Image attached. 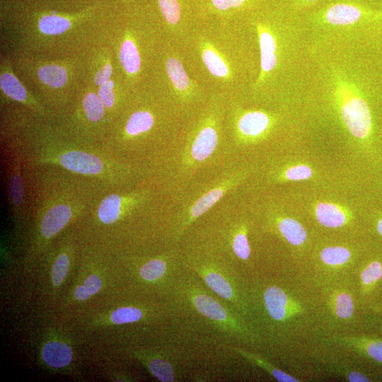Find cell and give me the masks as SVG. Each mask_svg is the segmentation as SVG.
I'll use <instances>...</instances> for the list:
<instances>
[{
    "instance_id": "44dd1931",
    "label": "cell",
    "mask_w": 382,
    "mask_h": 382,
    "mask_svg": "<svg viewBox=\"0 0 382 382\" xmlns=\"http://www.w3.org/2000/svg\"><path fill=\"white\" fill-rule=\"evenodd\" d=\"M146 196V192L109 195L100 202L98 217L105 224L115 223L144 202Z\"/></svg>"
},
{
    "instance_id": "7a4b0ae2",
    "label": "cell",
    "mask_w": 382,
    "mask_h": 382,
    "mask_svg": "<svg viewBox=\"0 0 382 382\" xmlns=\"http://www.w3.org/2000/svg\"><path fill=\"white\" fill-rule=\"evenodd\" d=\"M173 310V323L191 331H202L226 342L261 345L262 339L251 323L211 291L186 268L165 299Z\"/></svg>"
},
{
    "instance_id": "8992f818",
    "label": "cell",
    "mask_w": 382,
    "mask_h": 382,
    "mask_svg": "<svg viewBox=\"0 0 382 382\" xmlns=\"http://www.w3.org/2000/svg\"><path fill=\"white\" fill-rule=\"evenodd\" d=\"M187 269L197 275L214 294L248 320L247 283L233 265L209 242L183 250Z\"/></svg>"
},
{
    "instance_id": "74e56055",
    "label": "cell",
    "mask_w": 382,
    "mask_h": 382,
    "mask_svg": "<svg viewBox=\"0 0 382 382\" xmlns=\"http://www.w3.org/2000/svg\"><path fill=\"white\" fill-rule=\"evenodd\" d=\"M313 175L312 169L307 165L299 164L286 169L282 174L283 178L288 180H304Z\"/></svg>"
},
{
    "instance_id": "277c9868",
    "label": "cell",
    "mask_w": 382,
    "mask_h": 382,
    "mask_svg": "<svg viewBox=\"0 0 382 382\" xmlns=\"http://www.w3.org/2000/svg\"><path fill=\"white\" fill-rule=\"evenodd\" d=\"M157 30L133 21H117L112 17L107 40L114 53L117 71L127 88L134 92L154 71L160 48Z\"/></svg>"
},
{
    "instance_id": "ba28073f",
    "label": "cell",
    "mask_w": 382,
    "mask_h": 382,
    "mask_svg": "<svg viewBox=\"0 0 382 382\" xmlns=\"http://www.w3.org/2000/svg\"><path fill=\"white\" fill-rule=\"evenodd\" d=\"M243 170L230 171L189 199L173 218V241H180L190 226L244 179Z\"/></svg>"
},
{
    "instance_id": "1f68e13d",
    "label": "cell",
    "mask_w": 382,
    "mask_h": 382,
    "mask_svg": "<svg viewBox=\"0 0 382 382\" xmlns=\"http://www.w3.org/2000/svg\"><path fill=\"white\" fill-rule=\"evenodd\" d=\"M273 225L278 233L291 245L301 247L308 238L304 226L297 220L285 216H278L274 219Z\"/></svg>"
},
{
    "instance_id": "8d00e7d4",
    "label": "cell",
    "mask_w": 382,
    "mask_h": 382,
    "mask_svg": "<svg viewBox=\"0 0 382 382\" xmlns=\"http://www.w3.org/2000/svg\"><path fill=\"white\" fill-rule=\"evenodd\" d=\"M163 19L170 29L179 27L182 20V6L180 0H157Z\"/></svg>"
},
{
    "instance_id": "e575fe53",
    "label": "cell",
    "mask_w": 382,
    "mask_h": 382,
    "mask_svg": "<svg viewBox=\"0 0 382 382\" xmlns=\"http://www.w3.org/2000/svg\"><path fill=\"white\" fill-rule=\"evenodd\" d=\"M103 282L100 276L90 273L77 284L71 292L72 299L84 301L96 294L103 288Z\"/></svg>"
},
{
    "instance_id": "5b68a950",
    "label": "cell",
    "mask_w": 382,
    "mask_h": 382,
    "mask_svg": "<svg viewBox=\"0 0 382 382\" xmlns=\"http://www.w3.org/2000/svg\"><path fill=\"white\" fill-rule=\"evenodd\" d=\"M248 320L260 335L277 340L308 315L305 303L284 286L270 280L247 283Z\"/></svg>"
},
{
    "instance_id": "3957f363",
    "label": "cell",
    "mask_w": 382,
    "mask_h": 382,
    "mask_svg": "<svg viewBox=\"0 0 382 382\" xmlns=\"http://www.w3.org/2000/svg\"><path fill=\"white\" fill-rule=\"evenodd\" d=\"M11 60L37 98L53 106L66 104L85 84V53L61 57L14 56Z\"/></svg>"
},
{
    "instance_id": "836d02e7",
    "label": "cell",
    "mask_w": 382,
    "mask_h": 382,
    "mask_svg": "<svg viewBox=\"0 0 382 382\" xmlns=\"http://www.w3.org/2000/svg\"><path fill=\"white\" fill-rule=\"evenodd\" d=\"M8 193L10 202L16 214L23 208L24 202V187L18 160L13 163L9 176Z\"/></svg>"
},
{
    "instance_id": "cb8c5ba5",
    "label": "cell",
    "mask_w": 382,
    "mask_h": 382,
    "mask_svg": "<svg viewBox=\"0 0 382 382\" xmlns=\"http://www.w3.org/2000/svg\"><path fill=\"white\" fill-rule=\"evenodd\" d=\"M158 113L150 105H139L126 118L122 127L123 137L134 139L145 136L158 125Z\"/></svg>"
},
{
    "instance_id": "52a82bcc",
    "label": "cell",
    "mask_w": 382,
    "mask_h": 382,
    "mask_svg": "<svg viewBox=\"0 0 382 382\" xmlns=\"http://www.w3.org/2000/svg\"><path fill=\"white\" fill-rule=\"evenodd\" d=\"M222 102L214 100L202 112L187 134L182 164L188 170L207 163L219 150L222 139Z\"/></svg>"
},
{
    "instance_id": "d6a6232c",
    "label": "cell",
    "mask_w": 382,
    "mask_h": 382,
    "mask_svg": "<svg viewBox=\"0 0 382 382\" xmlns=\"http://www.w3.org/2000/svg\"><path fill=\"white\" fill-rule=\"evenodd\" d=\"M71 251L68 247L60 248L54 255L49 270V279L52 289H59L65 282L71 269Z\"/></svg>"
},
{
    "instance_id": "ac0fdd59",
    "label": "cell",
    "mask_w": 382,
    "mask_h": 382,
    "mask_svg": "<svg viewBox=\"0 0 382 382\" xmlns=\"http://www.w3.org/2000/svg\"><path fill=\"white\" fill-rule=\"evenodd\" d=\"M0 89L4 98L26 106L40 115H45L42 102L18 77L12 60L6 57L1 60Z\"/></svg>"
},
{
    "instance_id": "d6986e66",
    "label": "cell",
    "mask_w": 382,
    "mask_h": 382,
    "mask_svg": "<svg viewBox=\"0 0 382 382\" xmlns=\"http://www.w3.org/2000/svg\"><path fill=\"white\" fill-rule=\"evenodd\" d=\"M339 282L337 280L323 286L325 310L332 323H350L355 316V296L348 285Z\"/></svg>"
},
{
    "instance_id": "9a60e30c",
    "label": "cell",
    "mask_w": 382,
    "mask_h": 382,
    "mask_svg": "<svg viewBox=\"0 0 382 382\" xmlns=\"http://www.w3.org/2000/svg\"><path fill=\"white\" fill-rule=\"evenodd\" d=\"M248 224L242 221H230L219 232L217 243H211L234 266L236 262L248 266L251 247Z\"/></svg>"
},
{
    "instance_id": "b9f144b4",
    "label": "cell",
    "mask_w": 382,
    "mask_h": 382,
    "mask_svg": "<svg viewBox=\"0 0 382 382\" xmlns=\"http://www.w3.org/2000/svg\"><path fill=\"white\" fill-rule=\"evenodd\" d=\"M118 1H120L121 2L124 3V4H129L131 3L132 0H118Z\"/></svg>"
},
{
    "instance_id": "f35d334b",
    "label": "cell",
    "mask_w": 382,
    "mask_h": 382,
    "mask_svg": "<svg viewBox=\"0 0 382 382\" xmlns=\"http://www.w3.org/2000/svg\"><path fill=\"white\" fill-rule=\"evenodd\" d=\"M249 0H210L211 6L217 11L224 12L244 6Z\"/></svg>"
},
{
    "instance_id": "f1b7e54d",
    "label": "cell",
    "mask_w": 382,
    "mask_h": 382,
    "mask_svg": "<svg viewBox=\"0 0 382 382\" xmlns=\"http://www.w3.org/2000/svg\"><path fill=\"white\" fill-rule=\"evenodd\" d=\"M80 109L85 120L91 124H98L105 118L106 109L96 89L84 84L79 91Z\"/></svg>"
},
{
    "instance_id": "30bf717a",
    "label": "cell",
    "mask_w": 382,
    "mask_h": 382,
    "mask_svg": "<svg viewBox=\"0 0 382 382\" xmlns=\"http://www.w3.org/2000/svg\"><path fill=\"white\" fill-rule=\"evenodd\" d=\"M335 95L341 117L350 133L358 139L369 138L373 132V117L367 99L347 81L337 83Z\"/></svg>"
},
{
    "instance_id": "ab89813d",
    "label": "cell",
    "mask_w": 382,
    "mask_h": 382,
    "mask_svg": "<svg viewBox=\"0 0 382 382\" xmlns=\"http://www.w3.org/2000/svg\"><path fill=\"white\" fill-rule=\"evenodd\" d=\"M376 228L378 233L382 237V217L378 219Z\"/></svg>"
},
{
    "instance_id": "d590c367",
    "label": "cell",
    "mask_w": 382,
    "mask_h": 382,
    "mask_svg": "<svg viewBox=\"0 0 382 382\" xmlns=\"http://www.w3.org/2000/svg\"><path fill=\"white\" fill-rule=\"evenodd\" d=\"M325 365L331 372L337 374L346 381L349 382H369L371 379L364 372L352 368L350 364H347L338 359L325 360Z\"/></svg>"
},
{
    "instance_id": "ffe728a7",
    "label": "cell",
    "mask_w": 382,
    "mask_h": 382,
    "mask_svg": "<svg viewBox=\"0 0 382 382\" xmlns=\"http://www.w3.org/2000/svg\"><path fill=\"white\" fill-rule=\"evenodd\" d=\"M272 125L271 116L259 110H239L230 119L234 137L240 142H252L262 137Z\"/></svg>"
},
{
    "instance_id": "83f0119b",
    "label": "cell",
    "mask_w": 382,
    "mask_h": 382,
    "mask_svg": "<svg viewBox=\"0 0 382 382\" xmlns=\"http://www.w3.org/2000/svg\"><path fill=\"white\" fill-rule=\"evenodd\" d=\"M357 285L360 299H366L382 282V262L371 259L357 270Z\"/></svg>"
},
{
    "instance_id": "4dcf8cb0",
    "label": "cell",
    "mask_w": 382,
    "mask_h": 382,
    "mask_svg": "<svg viewBox=\"0 0 382 382\" xmlns=\"http://www.w3.org/2000/svg\"><path fill=\"white\" fill-rule=\"evenodd\" d=\"M229 349L234 351L240 357L245 359L249 363L262 369L265 373L270 375L279 382H299L300 380L286 372L278 369L266 358L255 352H250L243 347L229 345Z\"/></svg>"
},
{
    "instance_id": "603a6c76",
    "label": "cell",
    "mask_w": 382,
    "mask_h": 382,
    "mask_svg": "<svg viewBox=\"0 0 382 382\" xmlns=\"http://www.w3.org/2000/svg\"><path fill=\"white\" fill-rule=\"evenodd\" d=\"M74 210L71 205L57 203L46 209L42 216L37 229L38 241L49 242L58 234L71 221Z\"/></svg>"
},
{
    "instance_id": "5bb4252c",
    "label": "cell",
    "mask_w": 382,
    "mask_h": 382,
    "mask_svg": "<svg viewBox=\"0 0 382 382\" xmlns=\"http://www.w3.org/2000/svg\"><path fill=\"white\" fill-rule=\"evenodd\" d=\"M43 162L58 164L76 173L103 176L108 172L105 161L98 156L74 149H48L42 156Z\"/></svg>"
},
{
    "instance_id": "9c48e42d",
    "label": "cell",
    "mask_w": 382,
    "mask_h": 382,
    "mask_svg": "<svg viewBox=\"0 0 382 382\" xmlns=\"http://www.w3.org/2000/svg\"><path fill=\"white\" fill-rule=\"evenodd\" d=\"M185 270L183 250L173 248L143 258L135 263L132 271L138 284L156 291L165 299Z\"/></svg>"
},
{
    "instance_id": "8fae6325",
    "label": "cell",
    "mask_w": 382,
    "mask_h": 382,
    "mask_svg": "<svg viewBox=\"0 0 382 382\" xmlns=\"http://www.w3.org/2000/svg\"><path fill=\"white\" fill-rule=\"evenodd\" d=\"M213 37L210 32L196 35L194 47L202 67L213 81L224 87H231L236 76V66L230 50L223 40Z\"/></svg>"
},
{
    "instance_id": "484cf974",
    "label": "cell",
    "mask_w": 382,
    "mask_h": 382,
    "mask_svg": "<svg viewBox=\"0 0 382 382\" xmlns=\"http://www.w3.org/2000/svg\"><path fill=\"white\" fill-rule=\"evenodd\" d=\"M73 357L70 345L57 337L47 340L40 348V357L49 368L64 369L71 364Z\"/></svg>"
},
{
    "instance_id": "7bdbcfd3",
    "label": "cell",
    "mask_w": 382,
    "mask_h": 382,
    "mask_svg": "<svg viewBox=\"0 0 382 382\" xmlns=\"http://www.w3.org/2000/svg\"><path fill=\"white\" fill-rule=\"evenodd\" d=\"M304 1L306 2H313V1H315L316 0H303Z\"/></svg>"
},
{
    "instance_id": "4fadbf2b",
    "label": "cell",
    "mask_w": 382,
    "mask_h": 382,
    "mask_svg": "<svg viewBox=\"0 0 382 382\" xmlns=\"http://www.w3.org/2000/svg\"><path fill=\"white\" fill-rule=\"evenodd\" d=\"M179 351L173 346L157 349H132L131 353L159 381L175 382L180 381L185 367L186 359Z\"/></svg>"
},
{
    "instance_id": "60d3db41",
    "label": "cell",
    "mask_w": 382,
    "mask_h": 382,
    "mask_svg": "<svg viewBox=\"0 0 382 382\" xmlns=\"http://www.w3.org/2000/svg\"><path fill=\"white\" fill-rule=\"evenodd\" d=\"M376 311L378 312L382 310V301L375 305L374 308Z\"/></svg>"
},
{
    "instance_id": "e0dca14e",
    "label": "cell",
    "mask_w": 382,
    "mask_h": 382,
    "mask_svg": "<svg viewBox=\"0 0 382 382\" xmlns=\"http://www.w3.org/2000/svg\"><path fill=\"white\" fill-rule=\"evenodd\" d=\"M354 260L353 252L348 247L334 245H328L318 252L314 274L316 281L325 286L343 277Z\"/></svg>"
},
{
    "instance_id": "7c38bea8",
    "label": "cell",
    "mask_w": 382,
    "mask_h": 382,
    "mask_svg": "<svg viewBox=\"0 0 382 382\" xmlns=\"http://www.w3.org/2000/svg\"><path fill=\"white\" fill-rule=\"evenodd\" d=\"M154 68L161 70L168 91L180 105H190L199 97V88L189 76L179 54L159 48Z\"/></svg>"
},
{
    "instance_id": "2e32d148",
    "label": "cell",
    "mask_w": 382,
    "mask_h": 382,
    "mask_svg": "<svg viewBox=\"0 0 382 382\" xmlns=\"http://www.w3.org/2000/svg\"><path fill=\"white\" fill-rule=\"evenodd\" d=\"M85 84L94 89L118 74L114 53L107 36L85 52Z\"/></svg>"
},
{
    "instance_id": "f546056e",
    "label": "cell",
    "mask_w": 382,
    "mask_h": 382,
    "mask_svg": "<svg viewBox=\"0 0 382 382\" xmlns=\"http://www.w3.org/2000/svg\"><path fill=\"white\" fill-rule=\"evenodd\" d=\"M317 221L328 228L345 226L349 220L348 212L340 205L331 202L318 203L314 210Z\"/></svg>"
},
{
    "instance_id": "d4e9b609",
    "label": "cell",
    "mask_w": 382,
    "mask_h": 382,
    "mask_svg": "<svg viewBox=\"0 0 382 382\" xmlns=\"http://www.w3.org/2000/svg\"><path fill=\"white\" fill-rule=\"evenodd\" d=\"M256 29L260 54V71L256 83H260L277 66V45L274 34L267 26L258 23Z\"/></svg>"
},
{
    "instance_id": "7402d4cb",
    "label": "cell",
    "mask_w": 382,
    "mask_h": 382,
    "mask_svg": "<svg viewBox=\"0 0 382 382\" xmlns=\"http://www.w3.org/2000/svg\"><path fill=\"white\" fill-rule=\"evenodd\" d=\"M323 340L326 344L346 349L382 365V339L365 335H332Z\"/></svg>"
},
{
    "instance_id": "4316f807",
    "label": "cell",
    "mask_w": 382,
    "mask_h": 382,
    "mask_svg": "<svg viewBox=\"0 0 382 382\" xmlns=\"http://www.w3.org/2000/svg\"><path fill=\"white\" fill-rule=\"evenodd\" d=\"M107 112L116 110L129 98L132 91L125 86L118 74L96 89Z\"/></svg>"
},
{
    "instance_id": "6da1fadb",
    "label": "cell",
    "mask_w": 382,
    "mask_h": 382,
    "mask_svg": "<svg viewBox=\"0 0 382 382\" xmlns=\"http://www.w3.org/2000/svg\"><path fill=\"white\" fill-rule=\"evenodd\" d=\"M111 18L99 3L75 11L38 8L15 15L2 31L13 56L61 57L84 54L105 38Z\"/></svg>"
}]
</instances>
